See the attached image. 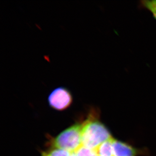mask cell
<instances>
[{"label": "cell", "mask_w": 156, "mask_h": 156, "mask_svg": "<svg viewBox=\"0 0 156 156\" xmlns=\"http://www.w3.org/2000/svg\"><path fill=\"white\" fill-rule=\"evenodd\" d=\"M88 113L87 119L83 123L82 146L95 150L113 137L108 128L99 120L97 109L93 108Z\"/></svg>", "instance_id": "obj_1"}, {"label": "cell", "mask_w": 156, "mask_h": 156, "mask_svg": "<svg viewBox=\"0 0 156 156\" xmlns=\"http://www.w3.org/2000/svg\"><path fill=\"white\" fill-rule=\"evenodd\" d=\"M82 128L83 123H76L67 128L53 139L52 147L71 153L76 152L82 146Z\"/></svg>", "instance_id": "obj_2"}, {"label": "cell", "mask_w": 156, "mask_h": 156, "mask_svg": "<svg viewBox=\"0 0 156 156\" xmlns=\"http://www.w3.org/2000/svg\"><path fill=\"white\" fill-rule=\"evenodd\" d=\"M73 96L69 89L63 87H58L53 90L48 97L51 107L59 111L65 110L73 103Z\"/></svg>", "instance_id": "obj_3"}, {"label": "cell", "mask_w": 156, "mask_h": 156, "mask_svg": "<svg viewBox=\"0 0 156 156\" xmlns=\"http://www.w3.org/2000/svg\"><path fill=\"white\" fill-rule=\"evenodd\" d=\"M112 146L114 156H136L139 153L137 149L114 139L112 140Z\"/></svg>", "instance_id": "obj_4"}, {"label": "cell", "mask_w": 156, "mask_h": 156, "mask_svg": "<svg viewBox=\"0 0 156 156\" xmlns=\"http://www.w3.org/2000/svg\"><path fill=\"white\" fill-rule=\"evenodd\" d=\"M113 139L103 143L94 150L98 156H114L112 146Z\"/></svg>", "instance_id": "obj_5"}, {"label": "cell", "mask_w": 156, "mask_h": 156, "mask_svg": "<svg viewBox=\"0 0 156 156\" xmlns=\"http://www.w3.org/2000/svg\"><path fill=\"white\" fill-rule=\"evenodd\" d=\"M72 153L63 149L54 147L41 153V156H71Z\"/></svg>", "instance_id": "obj_6"}, {"label": "cell", "mask_w": 156, "mask_h": 156, "mask_svg": "<svg viewBox=\"0 0 156 156\" xmlns=\"http://www.w3.org/2000/svg\"><path fill=\"white\" fill-rule=\"evenodd\" d=\"M141 6L147 9L152 14L156 19V0L154 1H141Z\"/></svg>", "instance_id": "obj_7"}, {"label": "cell", "mask_w": 156, "mask_h": 156, "mask_svg": "<svg viewBox=\"0 0 156 156\" xmlns=\"http://www.w3.org/2000/svg\"><path fill=\"white\" fill-rule=\"evenodd\" d=\"M71 156H77L76 155V154H75V153L74 152V153H72V154H71Z\"/></svg>", "instance_id": "obj_8"}, {"label": "cell", "mask_w": 156, "mask_h": 156, "mask_svg": "<svg viewBox=\"0 0 156 156\" xmlns=\"http://www.w3.org/2000/svg\"><path fill=\"white\" fill-rule=\"evenodd\" d=\"M98 156V155H97V154H96V156Z\"/></svg>", "instance_id": "obj_9"}]
</instances>
